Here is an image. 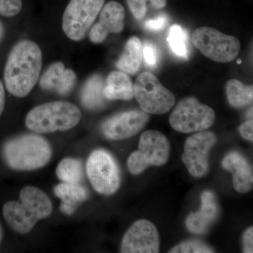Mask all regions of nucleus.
Wrapping results in <instances>:
<instances>
[{
	"instance_id": "nucleus-1",
	"label": "nucleus",
	"mask_w": 253,
	"mask_h": 253,
	"mask_svg": "<svg viewBox=\"0 0 253 253\" xmlns=\"http://www.w3.org/2000/svg\"><path fill=\"white\" fill-rule=\"evenodd\" d=\"M42 54L33 42L22 41L10 51L5 65L4 80L8 91L16 97L27 96L39 79Z\"/></svg>"
},
{
	"instance_id": "nucleus-2",
	"label": "nucleus",
	"mask_w": 253,
	"mask_h": 253,
	"mask_svg": "<svg viewBox=\"0 0 253 253\" xmlns=\"http://www.w3.org/2000/svg\"><path fill=\"white\" fill-rule=\"evenodd\" d=\"M19 201H9L2 209L5 221L19 234H28L38 221L47 218L52 212L49 196L35 186L23 187L20 191Z\"/></svg>"
},
{
	"instance_id": "nucleus-3",
	"label": "nucleus",
	"mask_w": 253,
	"mask_h": 253,
	"mask_svg": "<svg viewBox=\"0 0 253 253\" xmlns=\"http://www.w3.org/2000/svg\"><path fill=\"white\" fill-rule=\"evenodd\" d=\"M52 156L51 146L42 136L24 134L5 143L2 156L6 164L17 171H31L46 166Z\"/></svg>"
},
{
	"instance_id": "nucleus-4",
	"label": "nucleus",
	"mask_w": 253,
	"mask_h": 253,
	"mask_svg": "<svg viewBox=\"0 0 253 253\" xmlns=\"http://www.w3.org/2000/svg\"><path fill=\"white\" fill-rule=\"evenodd\" d=\"M81 111L67 101H54L40 105L29 111L26 118L28 129L37 133L67 131L77 126Z\"/></svg>"
},
{
	"instance_id": "nucleus-5",
	"label": "nucleus",
	"mask_w": 253,
	"mask_h": 253,
	"mask_svg": "<svg viewBox=\"0 0 253 253\" xmlns=\"http://www.w3.org/2000/svg\"><path fill=\"white\" fill-rule=\"evenodd\" d=\"M170 152V143L162 132L144 131L139 139V149L131 153L128 158V169L136 175L150 166H162L167 163Z\"/></svg>"
},
{
	"instance_id": "nucleus-6",
	"label": "nucleus",
	"mask_w": 253,
	"mask_h": 253,
	"mask_svg": "<svg viewBox=\"0 0 253 253\" xmlns=\"http://www.w3.org/2000/svg\"><path fill=\"white\" fill-rule=\"evenodd\" d=\"M191 40L201 54L215 62H231L239 56L241 50L238 38L213 28H197L193 33Z\"/></svg>"
},
{
	"instance_id": "nucleus-7",
	"label": "nucleus",
	"mask_w": 253,
	"mask_h": 253,
	"mask_svg": "<svg viewBox=\"0 0 253 253\" xmlns=\"http://www.w3.org/2000/svg\"><path fill=\"white\" fill-rule=\"evenodd\" d=\"M134 96L141 110L148 114L168 113L175 104V96L153 73H141L134 84Z\"/></svg>"
},
{
	"instance_id": "nucleus-8",
	"label": "nucleus",
	"mask_w": 253,
	"mask_h": 253,
	"mask_svg": "<svg viewBox=\"0 0 253 253\" xmlns=\"http://www.w3.org/2000/svg\"><path fill=\"white\" fill-rule=\"evenodd\" d=\"M214 121L215 113L212 108L201 104L194 96L180 100L169 118L174 130L185 134L206 130Z\"/></svg>"
},
{
	"instance_id": "nucleus-9",
	"label": "nucleus",
	"mask_w": 253,
	"mask_h": 253,
	"mask_svg": "<svg viewBox=\"0 0 253 253\" xmlns=\"http://www.w3.org/2000/svg\"><path fill=\"white\" fill-rule=\"evenodd\" d=\"M86 169L91 186L99 194L109 196L119 189L121 170L115 158L107 151H93L88 158Z\"/></svg>"
},
{
	"instance_id": "nucleus-10",
	"label": "nucleus",
	"mask_w": 253,
	"mask_h": 253,
	"mask_svg": "<svg viewBox=\"0 0 253 253\" xmlns=\"http://www.w3.org/2000/svg\"><path fill=\"white\" fill-rule=\"evenodd\" d=\"M105 0H71L63 15L62 28L73 41H81L104 6Z\"/></svg>"
},
{
	"instance_id": "nucleus-11",
	"label": "nucleus",
	"mask_w": 253,
	"mask_h": 253,
	"mask_svg": "<svg viewBox=\"0 0 253 253\" xmlns=\"http://www.w3.org/2000/svg\"><path fill=\"white\" fill-rule=\"evenodd\" d=\"M217 141L214 133L204 130L198 131L186 139L182 161L191 175L202 177L207 174L210 168V151Z\"/></svg>"
},
{
	"instance_id": "nucleus-12",
	"label": "nucleus",
	"mask_w": 253,
	"mask_h": 253,
	"mask_svg": "<svg viewBox=\"0 0 253 253\" xmlns=\"http://www.w3.org/2000/svg\"><path fill=\"white\" fill-rule=\"evenodd\" d=\"M159 251V234L151 221L146 219L135 221L123 236L121 253H158Z\"/></svg>"
},
{
	"instance_id": "nucleus-13",
	"label": "nucleus",
	"mask_w": 253,
	"mask_h": 253,
	"mask_svg": "<svg viewBox=\"0 0 253 253\" xmlns=\"http://www.w3.org/2000/svg\"><path fill=\"white\" fill-rule=\"evenodd\" d=\"M149 120V115L144 111H126L106 120L101 129L107 139L121 140L135 135L144 127Z\"/></svg>"
},
{
	"instance_id": "nucleus-14",
	"label": "nucleus",
	"mask_w": 253,
	"mask_h": 253,
	"mask_svg": "<svg viewBox=\"0 0 253 253\" xmlns=\"http://www.w3.org/2000/svg\"><path fill=\"white\" fill-rule=\"evenodd\" d=\"M126 11L122 4L110 1L100 11L99 21L91 27L89 39L96 44L103 42L110 33H120L124 29Z\"/></svg>"
},
{
	"instance_id": "nucleus-15",
	"label": "nucleus",
	"mask_w": 253,
	"mask_h": 253,
	"mask_svg": "<svg viewBox=\"0 0 253 253\" xmlns=\"http://www.w3.org/2000/svg\"><path fill=\"white\" fill-rule=\"evenodd\" d=\"M201 203L200 211L190 213L186 221L188 230L196 234L207 232L219 214L217 198L212 191H205L202 193Z\"/></svg>"
},
{
	"instance_id": "nucleus-16",
	"label": "nucleus",
	"mask_w": 253,
	"mask_h": 253,
	"mask_svg": "<svg viewBox=\"0 0 253 253\" xmlns=\"http://www.w3.org/2000/svg\"><path fill=\"white\" fill-rule=\"evenodd\" d=\"M222 167L233 174V186L241 194L249 193L253 189L252 167L248 160L236 151L226 155L222 161Z\"/></svg>"
},
{
	"instance_id": "nucleus-17",
	"label": "nucleus",
	"mask_w": 253,
	"mask_h": 253,
	"mask_svg": "<svg viewBox=\"0 0 253 253\" xmlns=\"http://www.w3.org/2000/svg\"><path fill=\"white\" fill-rule=\"evenodd\" d=\"M76 82V75L72 70L66 69L62 62H56L51 64L42 75L40 84L44 90L67 95L72 91Z\"/></svg>"
},
{
	"instance_id": "nucleus-18",
	"label": "nucleus",
	"mask_w": 253,
	"mask_h": 253,
	"mask_svg": "<svg viewBox=\"0 0 253 253\" xmlns=\"http://www.w3.org/2000/svg\"><path fill=\"white\" fill-rule=\"evenodd\" d=\"M55 195L61 200L60 210L67 215L76 212L82 203L89 196V192L81 184L61 183L54 188Z\"/></svg>"
},
{
	"instance_id": "nucleus-19",
	"label": "nucleus",
	"mask_w": 253,
	"mask_h": 253,
	"mask_svg": "<svg viewBox=\"0 0 253 253\" xmlns=\"http://www.w3.org/2000/svg\"><path fill=\"white\" fill-rule=\"evenodd\" d=\"M104 94L108 100H130L134 97V84L123 71L110 73L105 81Z\"/></svg>"
},
{
	"instance_id": "nucleus-20",
	"label": "nucleus",
	"mask_w": 253,
	"mask_h": 253,
	"mask_svg": "<svg viewBox=\"0 0 253 253\" xmlns=\"http://www.w3.org/2000/svg\"><path fill=\"white\" fill-rule=\"evenodd\" d=\"M142 61V43L137 37H131L126 42L116 66L123 72L134 75L140 69Z\"/></svg>"
},
{
	"instance_id": "nucleus-21",
	"label": "nucleus",
	"mask_w": 253,
	"mask_h": 253,
	"mask_svg": "<svg viewBox=\"0 0 253 253\" xmlns=\"http://www.w3.org/2000/svg\"><path fill=\"white\" fill-rule=\"evenodd\" d=\"M105 82L99 75L91 76L84 83L81 94L82 104L88 109H97L104 105Z\"/></svg>"
},
{
	"instance_id": "nucleus-22",
	"label": "nucleus",
	"mask_w": 253,
	"mask_h": 253,
	"mask_svg": "<svg viewBox=\"0 0 253 253\" xmlns=\"http://www.w3.org/2000/svg\"><path fill=\"white\" fill-rule=\"evenodd\" d=\"M226 91L228 101L233 107L243 108L253 103V85H246L238 80L231 79L226 83Z\"/></svg>"
},
{
	"instance_id": "nucleus-23",
	"label": "nucleus",
	"mask_w": 253,
	"mask_h": 253,
	"mask_svg": "<svg viewBox=\"0 0 253 253\" xmlns=\"http://www.w3.org/2000/svg\"><path fill=\"white\" fill-rule=\"evenodd\" d=\"M56 175L65 183L81 184L84 176L83 163L76 158L63 159L56 168Z\"/></svg>"
},
{
	"instance_id": "nucleus-24",
	"label": "nucleus",
	"mask_w": 253,
	"mask_h": 253,
	"mask_svg": "<svg viewBox=\"0 0 253 253\" xmlns=\"http://www.w3.org/2000/svg\"><path fill=\"white\" fill-rule=\"evenodd\" d=\"M168 42L172 52L179 57L187 59L189 57L188 36L185 30L179 25H173L169 32Z\"/></svg>"
},
{
	"instance_id": "nucleus-25",
	"label": "nucleus",
	"mask_w": 253,
	"mask_h": 253,
	"mask_svg": "<svg viewBox=\"0 0 253 253\" xmlns=\"http://www.w3.org/2000/svg\"><path fill=\"white\" fill-rule=\"evenodd\" d=\"M131 14L138 21L144 19L150 8L162 9L167 5V0H126Z\"/></svg>"
},
{
	"instance_id": "nucleus-26",
	"label": "nucleus",
	"mask_w": 253,
	"mask_h": 253,
	"mask_svg": "<svg viewBox=\"0 0 253 253\" xmlns=\"http://www.w3.org/2000/svg\"><path fill=\"white\" fill-rule=\"evenodd\" d=\"M169 253H211L214 250L201 241L191 240L176 245L169 251Z\"/></svg>"
},
{
	"instance_id": "nucleus-27",
	"label": "nucleus",
	"mask_w": 253,
	"mask_h": 253,
	"mask_svg": "<svg viewBox=\"0 0 253 253\" xmlns=\"http://www.w3.org/2000/svg\"><path fill=\"white\" fill-rule=\"evenodd\" d=\"M22 6V0H0V15L12 17L21 11Z\"/></svg>"
},
{
	"instance_id": "nucleus-28",
	"label": "nucleus",
	"mask_w": 253,
	"mask_h": 253,
	"mask_svg": "<svg viewBox=\"0 0 253 253\" xmlns=\"http://www.w3.org/2000/svg\"><path fill=\"white\" fill-rule=\"evenodd\" d=\"M142 52L146 64L150 68L156 67L158 61V51L154 43L145 41L142 45Z\"/></svg>"
},
{
	"instance_id": "nucleus-29",
	"label": "nucleus",
	"mask_w": 253,
	"mask_h": 253,
	"mask_svg": "<svg viewBox=\"0 0 253 253\" xmlns=\"http://www.w3.org/2000/svg\"><path fill=\"white\" fill-rule=\"evenodd\" d=\"M168 18L166 14H160L144 22V28L151 31H161L167 26Z\"/></svg>"
},
{
	"instance_id": "nucleus-30",
	"label": "nucleus",
	"mask_w": 253,
	"mask_h": 253,
	"mask_svg": "<svg viewBox=\"0 0 253 253\" xmlns=\"http://www.w3.org/2000/svg\"><path fill=\"white\" fill-rule=\"evenodd\" d=\"M243 248L244 253H253V228L251 226L245 231L243 236Z\"/></svg>"
},
{
	"instance_id": "nucleus-31",
	"label": "nucleus",
	"mask_w": 253,
	"mask_h": 253,
	"mask_svg": "<svg viewBox=\"0 0 253 253\" xmlns=\"http://www.w3.org/2000/svg\"><path fill=\"white\" fill-rule=\"evenodd\" d=\"M253 122L252 119L246 121L241 125L239 128L240 133L245 139L253 141Z\"/></svg>"
},
{
	"instance_id": "nucleus-32",
	"label": "nucleus",
	"mask_w": 253,
	"mask_h": 253,
	"mask_svg": "<svg viewBox=\"0 0 253 253\" xmlns=\"http://www.w3.org/2000/svg\"><path fill=\"white\" fill-rule=\"evenodd\" d=\"M5 107V91L4 85L0 81V116L2 114Z\"/></svg>"
},
{
	"instance_id": "nucleus-33",
	"label": "nucleus",
	"mask_w": 253,
	"mask_h": 253,
	"mask_svg": "<svg viewBox=\"0 0 253 253\" xmlns=\"http://www.w3.org/2000/svg\"><path fill=\"white\" fill-rule=\"evenodd\" d=\"M3 35H4V26H3L2 23L0 21V42L2 39Z\"/></svg>"
},
{
	"instance_id": "nucleus-34",
	"label": "nucleus",
	"mask_w": 253,
	"mask_h": 253,
	"mask_svg": "<svg viewBox=\"0 0 253 253\" xmlns=\"http://www.w3.org/2000/svg\"><path fill=\"white\" fill-rule=\"evenodd\" d=\"M2 229H1V226L0 225V244H1V239H2Z\"/></svg>"
},
{
	"instance_id": "nucleus-35",
	"label": "nucleus",
	"mask_w": 253,
	"mask_h": 253,
	"mask_svg": "<svg viewBox=\"0 0 253 253\" xmlns=\"http://www.w3.org/2000/svg\"><path fill=\"white\" fill-rule=\"evenodd\" d=\"M249 117L250 118H251V119H252L253 118V108H251V109H250L249 112Z\"/></svg>"
}]
</instances>
